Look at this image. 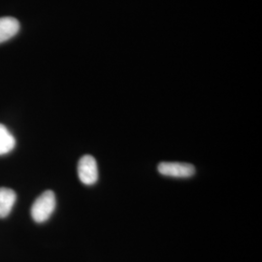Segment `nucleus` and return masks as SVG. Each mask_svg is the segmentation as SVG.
<instances>
[{
  "label": "nucleus",
  "mask_w": 262,
  "mask_h": 262,
  "mask_svg": "<svg viewBox=\"0 0 262 262\" xmlns=\"http://www.w3.org/2000/svg\"><path fill=\"white\" fill-rule=\"evenodd\" d=\"M19 30V20L12 17L0 18V43L14 37Z\"/></svg>",
  "instance_id": "5"
},
{
  "label": "nucleus",
  "mask_w": 262,
  "mask_h": 262,
  "mask_svg": "<svg viewBox=\"0 0 262 262\" xmlns=\"http://www.w3.org/2000/svg\"><path fill=\"white\" fill-rule=\"evenodd\" d=\"M158 171L164 177L176 179L191 178L195 174L194 166L185 162H160Z\"/></svg>",
  "instance_id": "2"
},
{
  "label": "nucleus",
  "mask_w": 262,
  "mask_h": 262,
  "mask_svg": "<svg viewBox=\"0 0 262 262\" xmlns=\"http://www.w3.org/2000/svg\"><path fill=\"white\" fill-rule=\"evenodd\" d=\"M16 146V139L8 128L0 123V156L9 154Z\"/></svg>",
  "instance_id": "6"
},
{
  "label": "nucleus",
  "mask_w": 262,
  "mask_h": 262,
  "mask_svg": "<svg viewBox=\"0 0 262 262\" xmlns=\"http://www.w3.org/2000/svg\"><path fill=\"white\" fill-rule=\"evenodd\" d=\"M78 176L85 186H94L98 181V167L94 157L85 155L78 163Z\"/></svg>",
  "instance_id": "3"
},
{
  "label": "nucleus",
  "mask_w": 262,
  "mask_h": 262,
  "mask_svg": "<svg viewBox=\"0 0 262 262\" xmlns=\"http://www.w3.org/2000/svg\"><path fill=\"white\" fill-rule=\"evenodd\" d=\"M56 207V194L52 190H46L36 198L31 207V216L37 224L47 222L54 214Z\"/></svg>",
  "instance_id": "1"
},
{
  "label": "nucleus",
  "mask_w": 262,
  "mask_h": 262,
  "mask_svg": "<svg viewBox=\"0 0 262 262\" xmlns=\"http://www.w3.org/2000/svg\"><path fill=\"white\" fill-rule=\"evenodd\" d=\"M17 194L8 187H0V219L9 215L16 203Z\"/></svg>",
  "instance_id": "4"
}]
</instances>
